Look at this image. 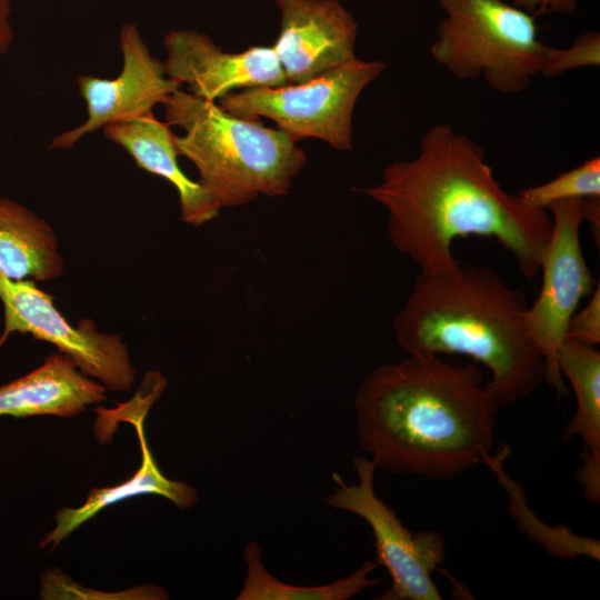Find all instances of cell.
I'll list each match as a JSON object with an SVG mask.
<instances>
[{"label":"cell","instance_id":"9c48e42d","mask_svg":"<svg viewBox=\"0 0 600 600\" xmlns=\"http://www.w3.org/2000/svg\"><path fill=\"white\" fill-rule=\"evenodd\" d=\"M583 200H563L547 208L552 231L540 264L541 289L528 309L530 332L544 357V381L559 397L567 392V387L557 363L558 349L566 339L569 320L578 304L598 283L580 243Z\"/></svg>","mask_w":600,"mask_h":600},{"label":"cell","instance_id":"8992f818","mask_svg":"<svg viewBox=\"0 0 600 600\" xmlns=\"http://www.w3.org/2000/svg\"><path fill=\"white\" fill-rule=\"evenodd\" d=\"M386 68L382 61L354 57L308 82L243 89L218 104L240 117L271 119L296 142L317 138L337 150L351 151L357 100Z\"/></svg>","mask_w":600,"mask_h":600},{"label":"cell","instance_id":"30bf717a","mask_svg":"<svg viewBox=\"0 0 600 600\" xmlns=\"http://www.w3.org/2000/svg\"><path fill=\"white\" fill-rule=\"evenodd\" d=\"M123 64L114 79L91 74L78 78L79 93L87 104V120L54 137L49 149H69L82 137L107 124L153 112L180 84L170 79L164 64L151 54L134 22H124L119 34Z\"/></svg>","mask_w":600,"mask_h":600},{"label":"cell","instance_id":"ac0fdd59","mask_svg":"<svg viewBox=\"0 0 600 600\" xmlns=\"http://www.w3.org/2000/svg\"><path fill=\"white\" fill-rule=\"evenodd\" d=\"M511 453L508 444H502L498 451L486 457L483 464L497 477L498 483L508 494V508L517 521V528L527 534L543 550L560 559L589 557L600 560L599 540L579 536L563 523L553 527L544 524L529 508L522 486L504 471V461Z\"/></svg>","mask_w":600,"mask_h":600},{"label":"cell","instance_id":"8fae6325","mask_svg":"<svg viewBox=\"0 0 600 600\" xmlns=\"http://www.w3.org/2000/svg\"><path fill=\"white\" fill-rule=\"evenodd\" d=\"M167 76L189 92L218 102L238 89L288 84L272 47L253 46L239 53L224 52L196 30H174L163 40Z\"/></svg>","mask_w":600,"mask_h":600},{"label":"cell","instance_id":"52a82bcc","mask_svg":"<svg viewBox=\"0 0 600 600\" xmlns=\"http://www.w3.org/2000/svg\"><path fill=\"white\" fill-rule=\"evenodd\" d=\"M359 482L347 484L333 472L336 487L326 503L362 518L370 527L376 547V563L387 569L391 583L380 600H440L432 573L446 559L443 537L437 531L413 532L374 491L376 464L356 457Z\"/></svg>","mask_w":600,"mask_h":600},{"label":"cell","instance_id":"5bb4252c","mask_svg":"<svg viewBox=\"0 0 600 600\" xmlns=\"http://www.w3.org/2000/svg\"><path fill=\"white\" fill-rule=\"evenodd\" d=\"M102 130L106 138L120 146L139 168L164 178L177 189L182 221L200 227L218 217L220 208L212 197L180 169L176 134L167 122L150 112L107 124Z\"/></svg>","mask_w":600,"mask_h":600},{"label":"cell","instance_id":"2e32d148","mask_svg":"<svg viewBox=\"0 0 600 600\" xmlns=\"http://www.w3.org/2000/svg\"><path fill=\"white\" fill-rule=\"evenodd\" d=\"M62 272L51 226L18 201L0 197V273L11 280L47 281Z\"/></svg>","mask_w":600,"mask_h":600},{"label":"cell","instance_id":"44dd1931","mask_svg":"<svg viewBox=\"0 0 600 600\" xmlns=\"http://www.w3.org/2000/svg\"><path fill=\"white\" fill-rule=\"evenodd\" d=\"M600 64V34L588 31L573 40L568 48L549 47L540 74L557 77L567 71Z\"/></svg>","mask_w":600,"mask_h":600},{"label":"cell","instance_id":"277c9868","mask_svg":"<svg viewBox=\"0 0 600 600\" xmlns=\"http://www.w3.org/2000/svg\"><path fill=\"white\" fill-rule=\"evenodd\" d=\"M179 156L198 169L199 183L218 207H239L260 194L280 197L291 188L307 157L286 132L258 118L240 117L189 91L177 90L163 103Z\"/></svg>","mask_w":600,"mask_h":600},{"label":"cell","instance_id":"ffe728a7","mask_svg":"<svg viewBox=\"0 0 600 600\" xmlns=\"http://www.w3.org/2000/svg\"><path fill=\"white\" fill-rule=\"evenodd\" d=\"M518 196L528 206L546 210L563 200L600 197V157H592L550 181L522 189Z\"/></svg>","mask_w":600,"mask_h":600},{"label":"cell","instance_id":"e0dca14e","mask_svg":"<svg viewBox=\"0 0 600 600\" xmlns=\"http://www.w3.org/2000/svg\"><path fill=\"white\" fill-rule=\"evenodd\" d=\"M558 368L576 396V413L564 427L561 440L580 437L581 462L600 466V352L594 347L564 339L557 353Z\"/></svg>","mask_w":600,"mask_h":600},{"label":"cell","instance_id":"5b68a950","mask_svg":"<svg viewBox=\"0 0 600 600\" xmlns=\"http://www.w3.org/2000/svg\"><path fill=\"white\" fill-rule=\"evenodd\" d=\"M438 2L446 18L430 53L453 77H482L494 91L514 94L540 74L549 46L539 40L531 13L502 0Z\"/></svg>","mask_w":600,"mask_h":600},{"label":"cell","instance_id":"ba28073f","mask_svg":"<svg viewBox=\"0 0 600 600\" xmlns=\"http://www.w3.org/2000/svg\"><path fill=\"white\" fill-rule=\"evenodd\" d=\"M3 330L0 348L10 334L28 333L47 341L70 358L81 372L97 379L107 390L127 391L136 369L122 337L100 332L92 320L69 323L54 307L52 297L32 280H11L0 273Z\"/></svg>","mask_w":600,"mask_h":600},{"label":"cell","instance_id":"d6986e66","mask_svg":"<svg viewBox=\"0 0 600 600\" xmlns=\"http://www.w3.org/2000/svg\"><path fill=\"white\" fill-rule=\"evenodd\" d=\"M261 547L250 542L243 553L247 573L237 600H348L383 580L370 578L378 568L372 561L362 566L346 578L322 586H293L284 583L269 573L261 560Z\"/></svg>","mask_w":600,"mask_h":600},{"label":"cell","instance_id":"9a60e30c","mask_svg":"<svg viewBox=\"0 0 600 600\" xmlns=\"http://www.w3.org/2000/svg\"><path fill=\"white\" fill-rule=\"evenodd\" d=\"M106 390L58 352L26 376L0 386V418H71L106 400Z\"/></svg>","mask_w":600,"mask_h":600},{"label":"cell","instance_id":"7a4b0ae2","mask_svg":"<svg viewBox=\"0 0 600 600\" xmlns=\"http://www.w3.org/2000/svg\"><path fill=\"white\" fill-rule=\"evenodd\" d=\"M482 380L474 363L441 356L379 366L354 398L360 446L379 469L430 480L483 464L501 406Z\"/></svg>","mask_w":600,"mask_h":600},{"label":"cell","instance_id":"d4e9b609","mask_svg":"<svg viewBox=\"0 0 600 600\" xmlns=\"http://www.w3.org/2000/svg\"><path fill=\"white\" fill-rule=\"evenodd\" d=\"M583 221L589 223L591 232L599 241L600 232V197L584 198L583 200Z\"/></svg>","mask_w":600,"mask_h":600},{"label":"cell","instance_id":"7402d4cb","mask_svg":"<svg viewBox=\"0 0 600 600\" xmlns=\"http://www.w3.org/2000/svg\"><path fill=\"white\" fill-rule=\"evenodd\" d=\"M566 338L596 347L600 343V286L597 283L589 303L569 320Z\"/></svg>","mask_w":600,"mask_h":600},{"label":"cell","instance_id":"6da1fadb","mask_svg":"<svg viewBox=\"0 0 600 600\" xmlns=\"http://www.w3.org/2000/svg\"><path fill=\"white\" fill-rule=\"evenodd\" d=\"M354 191L384 207L392 244L422 272L458 264L452 242L468 236L496 239L528 280L540 272L550 213L503 190L481 146L448 123L424 131L416 158L388 164L379 183Z\"/></svg>","mask_w":600,"mask_h":600},{"label":"cell","instance_id":"7c38bea8","mask_svg":"<svg viewBox=\"0 0 600 600\" xmlns=\"http://www.w3.org/2000/svg\"><path fill=\"white\" fill-rule=\"evenodd\" d=\"M280 31L271 46L288 84L316 79L354 58L358 24L338 0H276Z\"/></svg>","mask_w":600,"mask_h":600},{"label":"cell","instance_id":"3957f363","mask_svg":"<svg viewBox=\"0 0 600 600\" xmlns=\"http://www.w3.org/2000/svg\"><path fill=\"white\" fill-rule=\"evenodd\" d=\"M529 303L491 268L456 264L416 278L393 319L408 356L461 354L492 374L486 386L500 406L518 402L544 381L543 353L528 324Z\"/></svg>","mask_w":600,"mask_h":600},{"label":"cell","instance_id":"cb8c5ba5","mask_svg":"<svg viewBox=\"0 0 600 600\" xmlns=\"http://www.w3.org/2000/svg\"><path fill=\"white\" fill-rule=\"evenodd\" d=\"M10 16L11 0H0V57L4 56L13 43L14 32Z\"/></svg>","mask_w":600,"mask_h":600},{"label":"cell","instance_id":"4fadbf2b","mask_svg":"<svg viewBox=\"0 0 600 600\" xmlns=\"http://www.w3.org/2000/svg\"><path fill=\"white\" fill-rule=\"evenodd\" d=\"M167 387L166 379L157 371L148 372L139 392L130 403L114 410L103 411L130 422L136 431L141 450V464L128 480L112 487L94 488L83 504L77 508H61L54 517V527L46 534L40 548L54 549L80 526L107 507L139 494H158L170 500L180 509L191 508L198 500L196 489L184 481L170 480L160 471L147 441L143 420Z\"/></svg>","mask_w":600,"mask_h":600},{"label":"cell","instance_id":"603a6c76","mask_svg":"<svg viewBox=\"0 0 600 600\" xmlns=\"http://www.w3.org/2000/svg\"><path fill=\"white\" fill-rule=\"evenodd\" d=\"M513 6L528 13H570L577 8V0H512Z\"/></svg>","mask_w":600,"mask_h":600}]
</instances>
